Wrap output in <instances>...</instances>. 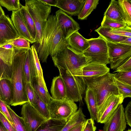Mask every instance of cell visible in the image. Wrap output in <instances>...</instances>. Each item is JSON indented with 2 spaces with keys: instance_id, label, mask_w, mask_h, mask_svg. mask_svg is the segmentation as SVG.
<instances>
[{
  "instance_id": "6da1fadb",
  "label": "cell",
  "mask_w": 131,
  "mask_h": 131,
  "mask_svg": "<svg viewBox=\"0 0 131 131\" xmlns=\"http://www.w3.org/2000/svg\"><path fill=\"white\" fill-rule=\"evenodd\" d=\"M55 15H50L44 29L40 42L34 44L40 61L46 62L48 56H54L67 47Z\"/></svg>"
},
{
  "instance_id": "7a4b0ae2",
  "label": "cell",
  "mask_w": 131,
  "mask_h": 131,
  "mask_svg": "<svg viewBox=\"0 0 131 131\" xmlns=\"http://www.w3.org/2000/svg\"><path fill=\"white\" fill-rule=\"evenodd\" d=\"M28 49L14 48L12 60V74L10 81L13 98L10 105H22L29 102L25 91L23 75V67Z\"/></svg>"
},
{
  "instance_id": "3957f363",
  "label": "cell",
  "mask_w": 131,
  "mask_h": 131,
  "mask_svg": "<svg viewBox=\"0 0 131 131\" xmlns=\"http://www.w3.org/2000/svg\"><path fill=\"white\" fill-rule=\"evenodd\" d=\"M51 57L54 65L59 70L82 79L83 69L90 62L83 54L77 53L67 47Z\"/></svg>"
},
{
  "instance_id": "277c9868",
  "label": "cell",
  "mask_w": 131,
  "mask_h": 131,
  "mask_svg": "<svg viewBox=\"0 0 131 131\" xmlns=\"http://www.w3.org/2000/svg\"><path fill=\"white\" fill-rule=\"evenodd\" d=\"M82 79L85 85L93 90L95 93L97 100L98 116L105 101L110 96L119 95L114 82L113 74L109 72L102 76Z\"/></svg>"
},
{
  "instance_id": "5b68a950",
  "label": "cell",
  "mask_w": 131,
  "mask_h": 131,
  "mask_svg": "<svg viewBox=\"0 0 131 131\" xmlns=\"http://www.w3.org/2000/svg\"><path fill=\"white\" fill-rule=\"evenodd\" d=\"M25 7L34 21L36 31L35 44L39 43L43 31L51 12V6L40 0H25Z\"/></svg>"
},
{
  "instance_id": "8992f818",
  "label": "cell",
  "mask_w": 131,
  "mask_h": 131,
  "mask_svg": "<svg viewBox=\"0 0 131 131\" xmlns=\"http://www.w3.org/2000/svg\"><path fill=\"white\" fill-rule=\"evenodd\" d=\"M87 40L90 46L83 54L89 60V64L110 63L107 41L100 36Z\"/></svg>"
},
{
  "instance_id": "52a82bcc",
  "label": "cell",
  "mask_w": 131,
  "mask_h": 131,
  "mask_svg": "<svg viewBox=\"0 0 131 131\" xmlns=\"http://www.w3.org/2000/svg\"><path fill=\"white\" fill-rule=\"evenodd\" d=\"M50 118L67 122L77 111L74 101L67 99L57 100L52 98L47 104Z\"/></svg>"
},
{
  "instance_id": "ba28073f",
  "label": "cell",
  "mask_w": 131,
  "mask_h": 131,
  "mask_svg": "<svg viewBox=\"0 0 131 131\" xmlns=\"http://www.w3.org/2000/svg\"><path fill=\"white\" fill-rule=\"evenodd\" d=\"M59 70L65 85L67 99L74 102L82 103L83 95L85 89L83 79L78 77L68 75L62 70Z\"/></svg>"
},
{
  "instance_id": "9c48e42d",
  "label": "cell",
  "mask_w": 131,
  "mask_h": 131,
  "mask_svg": "<svg viewBox=\"0 0 131 131\" xmlns=\"http://www.w3.org/2000/svg\"><path fill=\"white\" fill-rule=\"evenodd\" d=\"M107 43L111 69L115 70L131 57V46L120 42L107 41Z\"/></svg>"
},
{
  "instance_id": "30bf717a",
  "label": "cell",
  "mask_w": 131,
  "mask_h": 131,
  "mask_svg": "<svg viewBox=\"0 0 131 131\" xmlns=\"http://www.w3.org/2000/svg\"><path fill=\"white\" fill-rule=\"evenodd\" d=\"M21 115L30 131H36L47 120L29 102L22 105Z\"/></svg>"
},
{
  "instance_id": "8fae6325",
  "label": "cell",
  "mask_w": 131,
  "mask_h": 131,
  "mask_svg": "<svg viewBox=\"0 0 131 131\" xmlns=\"http://www.w3.org/2000/svg\"><path fill=\"white\" fill-rule=\"evenodd\" d=\"M55 16L65 39H67L72 34L80 29L79 24L62 10L59 9L57 11Z\"/></svg>"
},
{
  "instance_id": "7c38bea8",
  "label": "cell",
  "mask_w": 131,
  "mask_h": 131,
  "mask_svg": "<svg viewBox=\"0 0 131 131\" xmlns=\"http://www.w3.org/2000/svg\"><path fill=\"white\" fill-rule=\"evenodd\" d=\"M104 131H124L126 128V122L123 105H119L104 123Z\"/></svg>"
},
{
  "instance_id": "4fadbf2b",
  "label": "cell",
  "mask_w": 131,
  "mask_h": 131,
  "mask_svg": "<svg viewBox=\"0 0 131 131\" xmlns=\"http://www.w3.org/2000/svg\"><path fill=\"white\" fill-rule=\"evenodd\" d=\"M20 37L11 19L5 15L0 17V46Z\"/></svg>"
},
{
  "instance_id": "5bb4252c",
  "label": "cell",
  "mask_w": 131,
  "mask_h": 131,
  "mask_svg": "<svg viewBox=\"0 0 131 131\" xmlns=\"http://www.w3.org/2000/svg\"><path fill=\"white\" fill-rule=\"evenodd\" d=\"M122 95H113L106 100L99 113L97 122L104 124L108 119L119 105L123 102Z\"/></svg>"
},
{
  "instance_id": "9a60e30c",
  "label": "cell",
  "mask_w": 131,
  "mask_h": 131,
  "mask_svg": "<svg viewBox=\"0 0 131 131\" xmlns=\"http://www.w3.org/2000/svg\"><path fill=\"white\" fill-rule=\"evenodd\" d=\"M67 41V47L79 54H83L90 46L87 39L84 38L78 31L71 35Z\"/></svg>"
},
{
  "instance_id": "2e32d148",
  "label": "cell",
  "mask_w": 131,
  "mask_h": 131,
  "mask_svg": "<svg viewBox=\"0 0 131 131\" xmlns=\"http://www.w3.org/2000/svg\"><path fill=\"white\" fill-rule=\"evenodd\" d=\"M12 23L19 36L31 43L35 42L31 36L21 16L20 10L12 11L11 16Z\"/></svg>"
},
{
  "instance_id": "e0dca14e",
  "label": "cell",
  "mask_w": 131,
  "mask_h": 131,
  "mask_svg": "<svg viewBox=\"0 0 131 131\" xmlns=\"http://www.w3.org/2000/svg\"><path fill=\"white\" fill-rule=\"evenodd\" d=\"M86 0H58L56 7L72 16H78Z\"/></svg>"
},
{
  "instance_id": "ac0fdd59",
  "label": "cell",
  "mask_w": 131,
  "mask_h": 131,
  "mask_svg": "<svg viewBox=\"0 0 131 131\" xmlns=\"http://www.w3.org/2000/svg\"><path fill=\"white\" fill-rule=\"evenodd\" d=\"M110 70V68L106 65L93 63L88 64L83 69L82 79L102 76L109 72Z\"/></svg>"
},
{
  "instance_id": "d6986e66",
  "label": "cell",
  "mask_w": 131,
  "mask_h": 131,
  "mask_svg": "<svg viewBox=\"0 0 131 131\" xmlns=\"http://www.w3.org/2000/svg\"><path fill=\"white\" fill-rule=\"evenodd\" d=\"M51 97L53 99L64 100L67 99L65 85L61 76L54 77L50 89Z\"/></svg>"
},
{
  "instance_id": "ffe728a7",
  "label": "cell",
  "mask_w": 131,
  "mask_h": 131,
  "mask_svg": "<svg viewBox=\"0 0 131 131\" xmlns=\"http://www.w3.org/2000/svg\"><path fill=\"white\" fill-rule=\"evenodd\" d=\"M30 48L32 53L31 64L32 79L34 78H37L41 85L46 90H48L43 77L42 70L34 44L32 45Z\"/></svg>"
},
{
  "instance_id": "44dd1931",
  "label": "cell",
  "mask_w": 131,
  "mask_h": 131,
  "mask_svg": "<svg viewBox=\"0 0 131 131\" xmlns=\"http://www.w3.org/2000/svg\"><path fill=\"white\" fill-rule=\"evenodd\" d=\"M91 118L97 121V100L95 93L92 89L87 87L84 98Z\"/></svg>"
},
{
  "instance_id": "7402d4cb",
  "label": "cell",
  "mask_w": 131,
  "mask_h": 131,
  "mask_svg": "<svg viewBox=\"0 0 131 131\" xmlns=\"http://www.w3.org/2000/svg\"><path fill=\"white\" fill-rule=\"evenodd\" d=\"M104 17L126 24L117 1L111 0L104 13Z\"/></svg>"
},
{
  "instance_id": "603a6c76",
  "label": "cell",
  "mask_w": 131,
  "mask_h": 131,
  "mask_svg": "<svg viewBox=\"0 0 131 131\" xmlns=\"http://www.w3.org/2000/svg\"><path fill=\"white\" fill-rule=\"evenodd\" d=\"M0 97L6 104L11 105L13 98V93L10 80L4 79L0 80Z\"/></svg>"
},
{
  "instance_id": "cb8c5ba5",
  "label": "cell",
  "mask_w": 131,
  "mask_h": 131,
  "mask_svg": "<svg viewBox=\"0 0 131 131\" xmlns=\"http://www.w3.org/2000/svg\"><path fill=\"white\" fill-rule=\"evenodd\" d=\"M66 122L64 121L50 118L41 125L36 131H61Z\"/></svg>"
},
{
  "instance_id": "d4e9b609",
  "label": "cell",
  "mask_w": 131,
  "mask_h": 131,
  "mask_svg": "<svg viewBox=\"0 0 131 131\" xmlns=\"http://www.w3.org/2000/svg\"><path fill=\"white\" fill-rule=\"evenodd\" d=\"M112 28L101 26L95 30L100 36L107 41L113 43L120 42L124 40L127 37L121 36L112 34L110 31Z\"/></svg>"
},
{
  "instance_id": "484cf974",
  "label": "cell",
  "mask_w": 131,
  "mask_h": 131,
  "mask_svg": "<svg viewBox=\"0 0 131 131\" xmlns=\"http://www.w3.org/2000/svg\"><path fill=\"white\" fill-rule=\"evenodd\" d=\"M81 107L67 121L61 131H69L74 126L85 122L86 119Z\"/></svg>"
},
{
  "instance_id": "4316f807",
  "label": "cell",
  "mask_w": 131,
  "mask_h": 131,
  "mask_svg": "<svg viewBox=\"0 0 131 131\" xmlns=\"http://www.w3.org/2000/svg\"><path fill=\"white\" fill-rule=\"evenodd\" d=\"M20 10L28 31L32 38L35 42L36 31L33 20L25 6L21 5Z\"/></svg>"
},
{
  "instance_id": "83f0119b",
  "label": "cell",
  "mask_w": 131,
  "mask_h": 131,
  "mask_svg": "<svg viewBox=\"0 0 131 131\" xmlns=\"http://www.w3.org/2000/svg\"><path fill=\"white\" fill-rule=\"evenodd\" d=\"M30 83L35 91L40 98L46 104H48L52 98L48 90H46L39 82L36 78H32Z\"/></svg>"
},
{
  "instance_id": "f1b7e54d",
  "label": "cell",
  "mask_w": 131,
  "mask_h": 131,
  "mask_svg": "<svg viewBox=\"0 0 131 131\" xmlns=\"http://www.w3.org/2000/svg\"><path fill=\"white\" fill-rule=\"evenodd\" d=\"M32 53L30 47L28 49L24 62L23 72L25 83H30L32 79Z\"/></svg>"
},
{
  "instance_id": "f546056e",
  "label": "cell",
  "mask_w": 131,
  "mask_h": 131,
  "mask_svg": "<svg viewBox=\"0 0 131 131\" xmlns=\"http://www.w3.org/2000/svg\"><path fill=\"white\" fill-rule=\"evenodd\" d=\"M8 111L12 119L16 131H30L23 117L17 115L10 107L6 104Z\"/></svg>"
},
{
  "instance_id": "4dcf8cb0",
  "label": "cell",
  "mask_w": 131,
  "mask_h": 131,
  "mask_svg": "<svg viewBox=\"0 0 131 131\" xmlns=\"http://www.w3.org/2000/svg\"><path fill=\"white\" fill-rule=\"evenodd\" d=\"M99 0H86L84 6L79 14L78 19L83 20L86 19L92 12L97 7Z\"/></svg>"
},
{
  "instance_id": "1f68e13d",
  "label": "cell",
  "mask_w": 131,
  "mask_h": 131,
  "mask_svg": "<svg viewBox=\"0 0 131 131\" xmlns=\"http://www.w3.org/2000/svg\"><path fill=\"white\" fill-rule=\"evenodd\" d=\"M125 24L131 26V1L129 0L117 1Z\"/></svg>"
},
{
  "instance_id": "d6a6232c",
  "label": "cell",
  "mask_w": 131,
  "mask_h": 131,
  "mask_svg": "<svg viewBox=\"0 0 131 131\" xmlns=\"http://www.w3.org/2000/svg\"><path fill=\"white\" fill-rule=\"evenodd\" d=\"M35 99L32 105L39 113L47 120L50 118L49 112L47 104L45 103L35 92Z\"/></svg>"
},
{
  "instance_id": "836d02e7",
  "label": "cell",
  "mask_w": 131,
  "mask_h": 131,
  "mask_svg": "<svg viewBox=\"0 0 131 131\" xmlns=\"http://www.w3.org/2000/svg\"><path fill=\"white\" fill-rule=\"evenodd\" d=\"M2 48L0 47V80L5 79L10 80L12 74V66L6 64L1 58Z\"/></svg>"
},
{
  "instance_id": "e575fe53",
  "label": "cell",
  "mask_w": 131,
  "mask_h": 131,
  "mask_svg": "<svg viewBox=\"0 0 131 131\" xmlns=\"http://www.w3.org/2000/svg\"><path fill=\"white\" fill-rule=\"evenodd\" d=\"M114 78V82L117 87L119 94L122 95L124 99L131 97V86L129 85L117 80Z\"/></svg>"
},
{
  "instance_id": "d590c367",
  "label": "cell",
  "mask_w": 131,
  "mask_h": 131,
  "mask_svg": "<svg viewBox=\"0 0 131 131\" xmlns=\"http://www.w3.org/2000/svg\"><path fill=\"white\" fill-rule=\"evenodd\" d=\"M101 26L112 29H119L131 27L123 23L106 18L104 17Z\"/></svg>"
},
{
  "instance_id": "8d00e7d4",
  "label": "cell",
  "mask_w": 131,
  "mask_h": 131,
  "mask_svg": "<svg viewBox=\"0 0 131 131\" xmlns=\"http://www.w3.org/2000/svg\"><path fill=\"white\" fill-rule=\"evenodd\" d=\"M0 5L8 11H14L19 10L21 5L19 0H0Z\"/></svg>"
},
{
  "instance_id": "74e56055",
  "label": "cell",
  "mask_w": 131,
  "mask_h": 131,
  "mask_svg": "<svg viewBox=\"0 0 131 131\" xmlns=\"http://www.w3.org/2000/svg\"><path fill=\"white\" fill-rule=\"evenodd\" d=\"M113 74L114 78L117 80L131 86V71L118 72Z\"/></svg>"
},
{
  "instance_id": "f35d334b",
  "label": "cell",
  "mask_w": 131,
  "mask_h": 131,
  "mask_svg": "<svg viewBox=\"0 0 131 131\" xmlns=\"http://www.w3.org/2000/svg\"><path fill=\"white\" fill-rule=\"evenodd\" d=\"M6 44H11L14 48H17L28 49L30 47V43L26 39L20 37L11 40Z\"/></svg>"
},
{
  "instance_id": "ab89813d",
  "label": "cell",
  "mask_w": 131,
  "mask_h": 131,
  "mask_svg": "<svg viewBox=\"0 0 131 131\" xmlns=\"http://www.w3.org/2000/svg\"><path fill=\"white\" fill-rule=\"evenodd\" d=\"M25 87L26 94L29 102L32 105L35 102V91L30 83H25Z\"/></svg>"
},
{
  "instance_id": "60d3db41",
  "label": "cell",
  "mask_w": 131,
  "mask_h": 131,
  "mask_svg": "<svg viewBox=\"0 0 131 131\" xmlns=\"http://www.w3.org/2000/svg\"><path fill=\"white\" fill-rule=\"evenodd\" d=\"M0 111L14 127V125L6 104L0 99Z\"/></svg>"
},
{
  "instance_id": "b9f144b4",
  "label": "cell",
  "mask_w": 131,
  "mask_h": 131,
  "mask_svg": "<svg viewBox=\"0 0 131 131\" xmlns=\"http://www.w3.org/2000/svg\"><path fill=\"white\" fill-rule=\"evenodd\" d=\"M112 34L117 35L131 37V27L112 29L110 31Z\"/></svg>"
},
{
  "instance_id": "7bdbcfd3",
  "label": "cell",
  "mask_w": 131,
  "mask_h": 131,
  "mask_svg": "<svg viewBox=\"0 0 131 131\" xmlns=\"http://www.w3.org/2000/svg\"><path fill=\"white\" fill-rule=\"evenodd\" d=\"M131 71V57L116 68L114 72Z\"/></svg>"
},
{
  "instance_id": "ee69618b",
  "label": "cell",
  "mask_w": 131,
  "mask_h": 131,
  "mask_svg": "<svg viewBox=\"0 0 131 131\" xmlns=\"http://www.w3.org/2000/svg\"><path fill=\"white\" fill-rule=\"evenodd\" d=\"M96 127L94 120L91 118L86 120L82 131H95Z\"/></svg>"
},
{
  "instance_id": "f6af8a7d",
  "label": "cell",
  "mask_w": 131,
  "mask_h": 131,
  "mask_svg": "<svg viewBox=\"0 0 131 131\" xmlns=\"http://www.w3.org/2000/svg\"><path fill=\"white\" fill-rule=\"evenodd\" d=\"M126 124L131 127V101L127 104L124 111Z\"/></svg>"
},
{
  "instance_id": "bcb514c9",
  "label": "cell",
  "mask_w": 131,
  "mask_h": 131,
  "mask_svg": "<svg viewBox=\"0 0 131 131\" xmlns=\"http://www.w3.org/2000/svg\"><path fill=\"white\" fill-rule=\"evenodd\" d=\"M0 121L8 131H16L5 116L0 112Z\"/></svg>"
},
{
  "instance_id": "7dc6e473",
  "label": "cell",
  "mask_w": 131,
  "mask_h": 131,
  "mask_svg": "<svg viewBox=\"0 0 131 131\" xmlns=\"http://www.w3.org/2000/svg\"><path fill=\"white\" fill-rule=\"evenodd\" d=\"M43 3L50 6H56L58 0H40Z\"/></svg>"
},
{
  "instance_id": "c3c4849f",
  "label": "cell",
  "mask_w": 131,
  "mask_h": 131,
  "mask_svg": "<svg viewBox=\"0 0 131 131\" xmlns=\"http://www.w3.org/2000/svg\"><path fill=\"white\" fill-rule=\"evenodd\" d=\"M85 122L74 126L69 131H82L85 125Z\"/></svg>"
},
{
  "instance_id": "681fc988",
  "label": "cell",
  "mask_w": 131,
  "mask_h": 131,
  "mask_svg": "<svg viewBox=\"0 0 131 131\" xmlns=\"http://www.w3.org/2000/svg\"><path fill=\"white\" fill-rule=\"evenodd\" d=\"M120 43L131 46V37H127L125 39Z\"/></svg>"
},
{
  "instance_id": "f907efd6",
  "label": "cell",
  "mask_w": 131,
  "mask_h": 131,
  "mask_svg": "<svg viewBox=\"0 0 131 131\" xmlns=\"http://www.w3.org/2000/svg\"><path fill=\"white\" fill-rule=\"evenodd\" d=\"M0 47L6 49H12L14 48V46L10 44H6L0 46Z\"/></svg>"
},
{
  "instance_id": "816d5d0a",
  "label": "cell",
  "mask_w": 131,
  "mask_h": 131,
  "mask_svg": "<svg viewBox=\"0 0 131 131\" xmlns=\"http://www.w3.org/2000/svg\"><path fill=\"white\" fill-rule=\"evenodd\" d=\"M0 131H8L5 127L0 121Z\"/></svg>"
},
{
  "instance_id": "f5cc1de1",
  "label": "cell",
  "mask_w": 131,
  "mask_h": 131,
  "mask_svg": "<svg viewBox=\"0 0 131 131\" xmlns=\"http://www.w3.org/2000/svg\"><path fill=\"white\" fill-rule=\"evenodd\" d=\"M4 15V12L0 5V17Z\"/></svg>"
},
{
  "instance_id": "db71d44e",
  "label": "cell",
  "mask_w": 131,
  "mask_h": 131,
  "mask_svg": "<svg viewBox=\"0 0 131 131\" xmlns=\"http://www.w3.org/2000/svg\"><path fill=\"white\" fill-rule=\"evenodd\" d=\"M126 131H131V129H129L128 130H127Z\"/></svg>"
},
{
  "instance_id": "11a10c76",
  "label": "cell",
  "mask_w": 131,
  "mask_h": 131,
  "mask_svg": "<svg viewBox=\"0 0 131 131\" xmlns=\"http://www.w3.org/2000/svg\"><path fill=\"white\" fill-rule=\"evenodd\" d=\"M0 112L2 114V113L1 112V111H0Z\"/></svg>"
},
{
  "instance_id": "9f6ffc18",
  "label": "cell",
  "mask_w": 131,
  "mask_h": 131,
  "mask_svg": "<svg viewBox=\"0 0 131 131\" xmlns=\"http://www.w3.org/2000/svg\"></svg>"
}]
</instances>
